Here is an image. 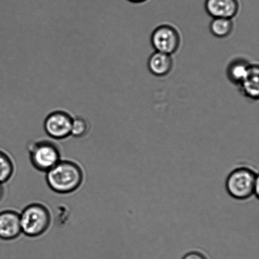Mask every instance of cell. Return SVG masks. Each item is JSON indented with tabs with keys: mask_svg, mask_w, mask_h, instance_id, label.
Listing matches in <instances>:
<instances>
[{
	"mask_svg": "<svg viewBox=\"0 0 259 259\" xmlns=\"http://www.w3.org/2000/svg\"><path fill=\"white\" fill-rule=\"evenodd\" d=\"M89 125L87 121L82 118H73L71 136L80 138L87 134Z\"/></svg>",
	"mask_w": 259,
	"mask_h": 259,
	"instance_id": "14",
	"label": "cell"
},
{
	"mask_svg": "<svg viewBox=\"0 0 259 259\" xmlns=\"http://www.w3.org/2000/svg\"><path fill=\"white\" fill-rule=\"evenodd\" d=\"M15 171L14 159L8 152L0 149V184H5L9 182Z\"/></svg>",
	"mask_w": 259,
	"mask_h": 259,
	"instance_id": "13",
	"label": "cell"
},
{
	"mask_svg": "<svg viewBox=\"0 0 259 259\" xmlns=\"http://www.w3.org/2000/svg\"><path fill=\"white\" fill-rule=\"evenodd\" d=\"M234 23L233 19L224 18H214L209 25L210 32L218 38H225L232 34Z\"/></svg>",
	"mask_w": 259,
	"mask_h": 259,
	"instance_id": "12",
	"label": "cell"
},
{
	"mask_svg": "<svg viewBox=\"0 0 259 259\" xmlns=\"http://www.w3.org/2000/svg\"><path fill=\"white\" fill-rule=\"evenodd\" d=\"M241 92L251 100L257 101L259 97V68L257 64H250L248 72L240 83Z\"/></svg>",
	"mask_w": 259,
	"mask_h": 259,
	"instance_id": "10",
	"label": "cell"
},
{
	"mask_svg": "<svg viewBox=\"0 0 259 259\" xmlns=\"http://www.w3.org/2000/svg\"><path fill=\"white\" fill-rule=\"evenodd\" d=\"M73 118L64 111H57L50 114L46 118L44 128L51 138L63 140L71 136Z\"/></svg>",
	"mask_w": 259,
	"mask_h": 259,
	"instance_id": "6",
	"label": "cell"
},
{
	"mask_svg": "<svg viewBox=\"0 0 259 259\" xmlns=\"http://www.w3.org/2000/svg\"><path fill=\"white\" fill-rule=\"evenodd\" d=\"M205 9L214 18L233 19L240 10L238 0H205Z\"/></svg>",
	"mask_w": 259,
	"mask_h": 259,
	"instance_id": "8",
	"label": "cell"
},
{
	"mask_svg": "<svg viewBox=\"0 0 259 259\" xmlns=\"http://www.w3.org/2000/svg\"><path fill=\"white\" fill-rule=\"evenodd\" d=\"M46 174L48 186L59 194H69L77 191L84 181L83 167L73 160L61 159Z\"/></svg>",
	"mask_w": 259,
	"mask_h": 259,
	"instance_id": "1",
	"label": "cell"
},
{
	"mask_svg": "<svg viewBox=\"0 0 259 259\" xmlns=\"http://www.w3.org/2000/svg\"><path fill=\"white\" fill-rule=\"evenodd\" d=\"M128 1L133 3V4H142V3L146 2L147 0H128Z\"/></svg>",
	"mask_w": 259,
	"mask_h": 259,
	"instance_id": "17",
	"label": "cell"
},
{
	"mask_svg": "<svg viewBox=\"0 0 259 259\" xmlns=\"http://www.w3.org/2000/svg\"><path fill=\"white\" fill-rule=\"evenodd\" d=\"M20 219L22 234L29 238H37L50 229L52 215L47 205L33 202L20 213Z\"/></svg>",
	"mask_w": 259,
	"mask_h": 259,
	"instance_id": "3",
	"label": "cell"
},
{
	"mask_svg": "<svg viewBox=\"0 0 259 259\" xmlns=\"http://www.w3.org/2000/svg\"><path fill=\"white\" fill-rule=\"evenodd\" d=\"M5 195L4 184H0V202L4 199Z\"/></svg>",
	"mask_w": 259,
	"mask_h": 259,
	"instance_id": "16",
	"label": "cell"
},
{
	"mask_svg": "<svg viewBox=\"0 0 259 259\" xmlns=\"http://www.w3.org/2000/svg\"><path fill=\"white\" fill-rule=\"evenodd\" d=\"M174 64L172 55L155 52L149 58L147 67L152 75L164 77L171 72Z\"/></svg>",
	"mask_w": 259,
	"mask_h": 259,
	"instance_id": "9",
	"label": "cell"
},
{
	"mask_svg": "<svg viewBox=\"0 0 259 259\" xmlns=\"http://www.w3.org/2000/svg\"><path fill=\"white\" fill-rule=\"evenodd\" d=\"M250 65V63L243 58L233 60L228 65L227 69L228 79L234 84L239 85L247 75Z\"/></svg>",
	"mask_w": 259,
	"mask_h": 259,
	"instance_id": "11",
	"label": "cell"
},
{
	"mask_svg": "<svg viewBox=\"0 0 259 259\" xmlns=\"http://www.w3.org/2000/svg\"><path fill=\"white\" fill-rule=\"evenodd\" d=\"M28 151L32 166L40 172H48L62 159L60 147L50 140L32 142L28 147Z\"/></svg>",
	"mask_w": 259,
	"mask_h": 259,
	"instance_id": "4",
	"label": "cell"
},
{
	"mask_svg": "<svg viewBox=\"0 0 259 259\" xmlns=\"http://www.w3.org/2000/svg\"><path fill=\"white\" fill-rule=\"evenodd\" d=\"M182 259H208L204 254L199 251H192L186 253Z\"/></svg>",
	"mask_w": 259,
	"mask_h": 259,
	"instance_id": "15",
	"label": "cell"
},
{
	"mask_svg": "<svg viewBox=\"0 0 259 259\" xmlns=\"http://www.w3.org/2000/svg\"><path fill=\"white\" fill-rule=\"evenodd\" d=\"M22 234L20 213L13 209L0 212V239L14 240Z\"/></svg>",
	"mask_w": 259,
	"mask_h": 259,
	"instance_id": "7",
	"label": "cell"
},
{
	"mask_svg": "<svg viewBox=\"0 0 259 259\" xmlns=\"http://www.w3.org/2000/svg\"><path fill=\"white\" fill-rule=\"evenodd\" d=\"M151 42L155 52L172 55L178 52L181 45V35L172 25L162 24L152 32Z\"/></svg>",
	"mask_w": 259,
	"mask_h": 259,
	"instance_id": "5",
	"label": "cell"
},
{
	"mask_svg": "<svg viewBox=\"0 0 259 259\" xmlns=\"http://www.w3.org/2000/svg\"><path fill=\"white\" fill-rule=\"evenodd\" d=\"M226 189L231 197L238 200L258 197V172L248 165L235 167L226 180Z\"/></svg>",
	"mask_w": 259,
	"mask_h": 259,
	"instance_id": "2",
	"label": "cell"
}]
</instances>
